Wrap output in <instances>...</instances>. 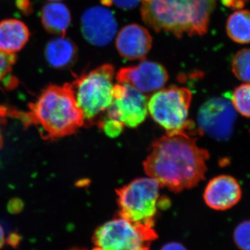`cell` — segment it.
Masks as SVG:
<instances>
[{"label":"cell","mask_w":250,"mask_h":250,"mask_svg":"<svg viewBox=\"0 0 250 250\" xmlns=\"http://www.w3.org/2000/svg\"></svg>","instance_id":"cell-30"},{"label":"cell","mask_w":250,"mask_h":250,"mask_svg":"<svg viewBox=\"0 0 250 250\" xmlns=\"http://www.w3.org/2000/svg\"><path fill=\"white\" fill-rule=\"evenodd\" d=\"M5 243V237L3 229L0 226V249L2 248Z\"/></svg>","instance_id":"cell-26"},{"label":"cell","mask_w":250,"mask_h":250,"mask_svg":"<svg viewBox=\"0 0 250 250\" xmlns=\"http://www.w3.org/2000/svg\"><path fill=\"white\" fill-rule=\"evenodd\" d=\"M159 182L138 178L116 190L120 215L131 223L153 228L159 199Z\"/></svg>","instance_id":"cell-6"},{"label":"cell","mask_w":250,"mask_h":250,"mask_svg":"<svg viewBox=\"0 0 250 250\" xmlns=\"http://www.w3.org/2000/svg\"><path fill=\"white\" fill-rule=\"evenodd\" d=\"M233 241L240 250H250V220L237 225L233 232Z\"/></svg>","instance_id":"cell-21"},{"label":"cell","mask_w":250,"mask_h":250,"mask_svg":"<svg viewBox=\"0 0 250 250\" xmlns=\"http://www.w3.org/2000/svg\"><path fill=\"white\" fill-rule=\"evenodd\" d=\"M192 93L184 87L162 88L148 100V111L167 135L192 136L195 125L188 119Z\"/></svg>","instance_id":"cell-5"},{"label":"cell","mask_w":250,"mask_h":250,"mask_svg":"<svg viewBox=\"0 0 250 250\" xmlns=\"http://www.w3.org/2000/svg\"><path fill=\"white\" fill-rule=\"evenodd\" d=\"M116 48L123 58L129 60L144 59L150 50L152 39L149 31L137 24L125 26L118 33Z\"/></svg>","instance_id":"cell-13"},{"label":"cell","mask_w":250,"mask_h":250,"mask_svg":"<svg viewBox=\"0 0 250 250\" xmlns=\"http://www.w3.org/2000/svg\"><path fill=\"white\" fill-rule=\"evenodd\" d=\"M168 77L165 67L149 61H143L135 66L123 67L116 75L119 83L131 85L143 94L162 89Z\"/></svg>","instance_id":"cell-10"},{"label":"cell","mask_w":250,"mask_h":250,"mask_svg":"<svg viewBox=\"0 0 250 250\" xmlns=\"http://www.w3.org/2000/svg\"><path fill=\"white\" fill-rule=\"evenodd\" d=\"M242 197L241 185L234 177L220 175L212 179L206 187V204L214 210H225L236 205Z\"/></svg>","instance_id":"cell-12"},{"label":"cell","mask_w":250,"mask_h":250,"mask_svg":"<svg viewBox=\"0 0 250 250\" xmlns=\"http://www.w3.org/2000/svg\"><path fill=\"white\" fill-rule=\"evenodd\" d=\"M117 22L113 13L103 6L87 9L81 19V30L85 40L91 45H108L117 31Z\"/></svg>","instance_id":"cell-11"},{"label":"cell","mask_w":250,"mask_h":250,"mask_svg":"<svg viewBox=\"0 0 250 250\" xmlns=\"http://www.w3.org/2000/svg\"><path fill=\"white\" fill-rule=\"evenodd\" d=\"M141 16L157 32L177 37L207 34L216 0H142Z\"/></svg>","instance_id":"cell-2"},{"label":"cell","mask_w":250,"mask_h":250,"mask_svg":"<svg viewBox=\"0 0 250 250\" xmlns=\"http://www.w3.org/2000/svg\"><path fill=\"white\" fill-rule=\"evenodd\" d=\"M16 61L15 54L6 53L0 50V85L8 86L16 83L14 79L11 77L13 65Z\"/></svg>","instance_id":"cell-20"},{"label":"cell","mask_w":250,"mask_h":250,"mask_svg":"<svg viewBox=\"0 0 250 250\" xmlns=\"http://www.w3.org/2000/svg\"><path fill=\"white\" fill-rule=\"evenodd\" d=\"M161 250H187L180 243H171L163 247Z\"/></svg>","instance_id":"cell-25"},{"label":"cell","mask_w":250,"mask_h":250,"mask_svg":"<svg viewBox=\"0 0 250 250\" xmlns=\"http://www.w3.org/2000/svg\"><path fill=\"white\" fill-rule=\"evenodd\" d=\"M156 238L153 228L118 218L96 230L93 250H148Z\"/></svg>","instance_id":"cell-7"},{"label":"cell","mask_w":250,"mask_h":250,"mask_svg":"<svg viewBox=\"0 0 250 250\" xmlns=\"http://www.w3.org/2000/svg\"></svg>","instance_id":"cell-29"},{"label":"cell","mask_w":250,"mask_h":250,"mask_svg":"<svg viewBox=\"0 0 250 250\" xmlns=\"http://www.w3.org/2000/svg\"><path fill=\"white\" fill-rule=\"evenodd\" d=\"M113 97L104 118L116 120L129 128L137 127L146 121L148 100L144 94L131 85L119 83L113 87Z\"/></svg>","instance_id":"cell-8"},{"label":"cell","mask_w":250,"mask_h":250,"mask_svg":"<svg viewBox=\"0 0 250 250\" xmlns=\"http://www.w3.org/2000/svg\"><path fill=\"white\" fill-rule=\"evenodd\" d=\"M231 103L236 111L250 118V83L238 85L231 95Z\"/></svg>","instance_id":"cell-19"},{"label":"cell","mask_w":250,"mask_h":250,"mask_svg":"<svg viewBox=\"0 0 250 250\" xmlns=\"http://www.w3.org/2000/svg\"><path fill=\"white\" fill-rule=\"evenodd\" d=\"M29 38L27 26L16 19L0 22V50L15 54L24 47Z\"/></svg>","instance_id":"cell-14"},{"label":"cell","mask_w":250,"mask_h":250,"mask_svg":"<svg viewBox=\"0 0 250 250\" xmlns=\"http://www.w3.org/2000/svg\"><path fill=\"white\" fill-rule=\"evenodd\" d=\"M99 127L104 131L105 134L111 138L117 137L123 132L125 126L119 121L111 118H103L99 123Z\"/></svg>","instance_id":"cell-22"},{"label":"cell","mask_w":250,"mask_h":250,"mask_svg":"<svg viewBox=\"0 0 250 250\" xmlns=\"http://www.w3.org/2000/svg\"><path fill=\"white\" fill-rule=\"evenodd\" d=\"M209 153L188 134L167 135L153 143L143 166L146 174L173 192L195 187L205 179Z\"/></svg>","instance_id":"cell-1"},{"label":"cell","mask_w":250,"mask_h":250,"mask_svg":"<svg viewBox=\"0 0 250 250\" xmlns=\"http://www.w3.org/2000/svg\"><path fill=\"white\" fill-rule=\"evenodd\" d=\"M236 110L231 100L213 98L202 105L197 115L199 131L218 141H226L232 135Z\"/></svg>","instance_id":"cell-9"},{"label":"cell","mask_w":250,"mask_h":250,"mask_svg":"<svg viewBox=\"0 0 250 250\" xmlns=\"http://www.w3.org/2000/svg\"><path fill=\"white\" fill-rule=\"evenodd\" d=\"M226 30L237 43H250V11L240 9L233 13L228 18Z\"/></svg>","instance_id":"cell-17"},{"label":"cell","mask_w":250,"mask_h":250,"mask_svg":"<svg viewBox=\"0 0 250 250\" xmlns=\"http://www.w3.org/2000/svg\"><path fill=\"white\" fill-rule=\"evenodd\" d=\"M41 21L44 28L57 35L64 36L70 27L71 16L70 11L62 3H48L41 11Z\"/></svg>","instance_id":"cell-16"},{"label":"cell","mask_w":250,"mask_h":250,"mask_svg":"<svg viewBox=\"0 0 250 250\" xmlns=\"http://www.w3.org/2000/svg\"><path fill=\"white\" fill-rule=\"evenodd\" d=\"M2 111H1V108H0V125H1V117H4ZM2 146V138H1V132H0V147Z\"/></svg>","instance_id":"cell-27"},{"label":"cell","mask_w":250,"mask_h":250,"mask_svg":"<svg viewBox=\"0 0 250 250\" xmlns=\"http://www.w3.org/2000/svg\"><path fill=\"white\" fill-rule=\"evenodd\" d=\"M249 1L250 0H221V2L228 7L240 9Z\"/></svg>","instance_id":"cell-24"},{"label":"cell","mask_w":250,"mask_h":250,"mask_svg":"<svg viewBox=\"0 0 250 250\" xmlns=\"http://www.w3.org/2000/svg\"><path fill=\"white\" fill-rule=\"evenodd\" d=\"M231 70L237 79L250 83V48L241 49L235 54Z\"/></svg>","instance_id":"cell-18"},{"label":"cell","mask_w":250,"mask_h":250,"mask_svg":"<svg viewBox=\"0 0 250 250\" xmlns=\"http://www.w3.org/2000/svg\"><path fill=\"white\" fill-rule=\"evenodd\" d=\"M114 67L104 64L72 82V91L83 113L84 125H97L101 122L113 102Z\"/></svg>","instance_id":"cell-4"},{"label":"cell","mask_w":250,"mask_h":250,"mask_svg":"<svg viewBox=\"0 0 250 250\" xmlns=\"http://www.w3.org/2000/svg\"><path fill=\"white\" fill-rule=\"evenodd\" d=\"M49 1H60V0H49Z\"/></svg>","instance_id":"cell-28"},{"label":"cell","mask_w":250,"mask_h":250,"mask_svg":"<svg viewBox=\"0 0 250 250\" xmlns=\"http://www.w3.org/2000/svg\"><path fill=\"white\" fill-rule=\"evenodd\" d=\"M46 60L55 68H63L76 60L77 48L72 41L64 36L49 41L45 49Z\"/></svg>","instance_id":"cell-15"},{"label":"cell","mask_w":250,"mask_h":250,"mask_svg":"<svg viewBox=\"0 0 250 250\" xmlns=\"http://www.w3.org/2000/svg\"><path fill=\"white\" fill-rule=\"evenodd\" d=\"M29 108L23 118L37 125L48 139L74 134L84 125L83 113L69 83L49 85Z\"/></svg>","instance_id":"cell-3"},{"label":"cell","mask_w":250,"mask_h":250,"mask_svg":"<svg viewBox=\"0 0 250 250\" xmlns=\"http://www.w3.org/2000/svg\"><path fill=\"white\" fill-rule=\"evenodd\" d=\"M142 0H101L104 6H115L125 10L133 9Z\"/></svg>","instance_id":"cell-23"}]
</instances>
